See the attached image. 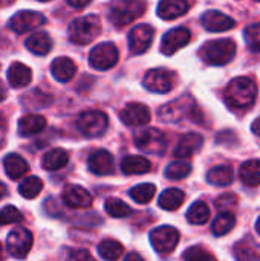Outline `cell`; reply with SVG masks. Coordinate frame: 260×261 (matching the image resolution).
<instances>
[{"mask_svg":"<svg viewBox=\"0 0 260 261\" xmlns=\"http://www.w3.org/2000/svg\"><path fill=\"white\" fill-rule=\"evenodd\" d=\"M159 118L164 122H179L185 118L193 122H202L201 110L196 101L188 95H182L178 99L162 106L159 109Z\"/></svg>","mask_w":260,"mask_h":261,"instance_id":"obj_2","label":"cell"},{"mask_svg":"<svg viewBox=\"0 0 260 261\" xmlns=\"http://www.w3.org/2000/svg\"><path fill=\"white\" fill-rule=\"evenodd\" d=\"M46 18L43 14L40 12H35V11H20L17 14H14L8 24L9 28L17 32V34H25V32H29L41 24H44Z\"/></svg>","mask_w":260,"mask_h":261,"instance_id":"obj_11","label":"cell"},{"mask_svg":"<svg viewBox=\"0 0 260 261\" xmlns=\"http://www.w3.org/2000/svg\"><path fill=\"white\" fill-rule=\"evenodd\" d=\"M5 98H6V89H5V86L0 83V102H2Z\"/></svg>","mask_w":260,"mask_h":261,"instance_id":"obj_49","label":"cell"},{"mask_svg":"<svg viewBox=\"0 0 260 261\" xmlns=\"http://www.w3.org/2000/svg\"><path fill=\"white\" fill-rule=\"evenodd\" d=\"M89 170L97 176H109L113 173V156L107 150H97L87 159Z\"/></svg>","mask_w":260,"mask_h":261,"instance_id":"obj_17","label":"cell"},{"mask_svg":"<svg viewBox=\"0 0 260 261\" xmlns=\"http://www.w3.org/2000/svg\"><path fill=\"white\" fill-rule=\"evenodd\" d=\"M188 8V0H161L158 5V15L164 20H173L184 15Z\"/></svg>","mask_w":260,"mask_h":261,"instance_id":"obj_20","label":"cell"},{"mask_svg":"<svg viewBox=\"0 0 260 261\" xmlns=\"http://www.w3.org/2000/svg\"><path fill=\"white\" fill-rule=\"evenodd\" d=\"M245 41L250 50L260 52V23L247 26L245 29Z\"/></svg>","mask_w":260,"mask_h":261,"instance_id":"obj_39","label":"cell"},{"mask_svg":"<svg viewBox=\"0 0 260 261\" xmlns=\"http://www.w3.org/2000/svg\"><path fill=\"white\" fill-rule=\"evenodd\" d=\"M3 167H5L6 174L14 180L23 177L29 171L28 162L20 154H15V153H11L3 159Z\"/></svg>","mask_w":260,"mask_h":261,"instance_id":"obj_23","label":"cell"},{"mask_svg":"<svg viewBox=\"0 0 260 261\" xmlns=\"http://www.w3.org/2000/svg\"><path fill=\"white\" fill-rule=\"evenodd\" d=\"M204 145V138L198 133H187L185 136L181 138L175 148V158L178 159H187L192 158L195 153H198Z\"/></svg>","mask_w":260,"mask_h":261,"instance_id":"obj_19","label":"cell"},{"mask_svg":"<svg viewBox=\"0 0 260 261\" xmlns=\"http://www.w3.org/2000/svg\"><path fill=\"white\" fill-rule=\"evenodd\" d=\"M46 127V119L41 115H26L18 121V133L21 136H32Z\"/></svg>","mask_w":260,"mask_h":261,"instance_id":"obj_25","label":"cell"},{"mask_svg":"<svg viewBox=\"0 0 260 261\" xmlns=\"http://www.w3.org/2000/svg\"><path fill=\"white\" fill-rule=\"evenodd\" d=\"M72 8H77V9H81L84 6H87L92 0H66Z\"/></svg>","mask_w":260,"mask_h":261,"instance_id":"obj_44","label":"cell"},{"mask_svg":"<svg viewBox=\"0 0 260 261\" xmlns=\"http://www.w3.org/2000/svg\"><path fill=\"white\" fill-rule=\"evenodd\" d=\"M236 257L238 261H260V255L254 251V248L247 245V240L236 246Z\"/></svg>","mask_w":260,"mask_h":261,"instance_id":"obj_41","label":"cell"},{"mask_svg":"<svg viewBox=\"0 0 260 261\" xmlns=\"http://www.w3.org/2000/svg\"><path fill=\"white\" fill-rule=\"evenodd\" d=\"M201 21L202 26L210 32H225L236 26V21L231 17L219 11H207L205 14H202Z\"/></svg>","mask_w":260,"mask_h":261,"instance_id":"obj_16","label":"cell"},{"mask_svg":"<svg viewBox=\"0 0 260 261\" xmlns=\"http://www.w3.org/2000/svg\"><path fill=\"white\" fill-rule=\"evenodd\" d=\"M192 173V165L187 162H172L167 165V168L164 170V174L167 179H173V180H179L187 177Z\"/></svg>","mask_w":260,"mask_h":261,"instance_id":"obj_37","label":"cell"},{"mask_svg":"<svg viewBox=\"0 0 260 261\" xmlns=\"http://www.w3.org/2000/svg\"><path fill=\"white\" fill-rule=\"evenodd\" d=\"M136 147L144 153L162 154L167 148V138L158 128H146L135 138Z\"/></svg>","mask_w":260,"mask_h":261,"instance_id":"obj_10","label":"cell"},{"mask_svg":"<svg viewBox=\"0 0 260 261\" xmlns=\"http://www.w3.org/2000/svg\"><path fill=\"white\" fill-rule=\"evenodd\" d=\"M6 193H8V190H6V185L0 180V199H3L5 196H6Z\"/></svg>","mask_w":260,"mask_h":261,"instance_id":"obj_48","label":"cell"},{"mask_svg":"<svg viewBox=\"0 0 260 261\" xmlns=\"http://www.w3.org/2000/svg\"><path fill=\"white\" fill-rule=\"evenodd\" d=\"M78 130L87 138H98L104 135L109 127V118L104 112L100 110H87L83 112L77 119Z\"/></svg>","mask_w":260,"mask_h":261,"instance_id":"obj_6","label":"cell"},{"mask_svg":"<svg viewBox=\"0 0 260 261\" xmlns=\"http://www.w3.org/2000/svg\"><path fill=\"white\" fill-rule=\"evenodd\" d=\"M98 254L103 260L116 261L123 257L124 248L120 242L112 240V239H106L98 245Z\"/></svg>","mask_w":260,"mask_h":261,"instance_id":"obj_31","label":"cell"},{"mask_svg":"<svg viewBox=\"0 0 260 261\" xmlns=\"http://www.w3.org/2000/svg\"><path fill=\"white\" fill-rule=\"evenodd\" d=\"M5 133H6V122H5V118H3V116H2V113H0V147L3 145Z\"/></svg>","mask_w":260,"mask_h":261,"instance_id":"obj_45","label":"cell"},{"mask_svg":"<svg viewBox=\"0 0 260 261\" xmlns=\"http://www.w3.org/2000/svg\"><path fill=\"white\" fill-rule=\"evenodd\" d=\"M51 72L54 75V78L60 83H67L74 78L75 72H77V66L75 63L67 58V57H58L52 61L51 64Z\"/></svg>","mask_w":260,"mask_h":261,"instance_id":"obj_21","label":"cell"},{"mask_svg":"<svg viewBox=\"0 0 260 261\" xmlns=\"http://www.w3.org/2000/svg\"><path fill=\"white\" fill-rule=\"evenodd\" d=\"M23 220V214L15 206H5L0 210V226L11 225V223H20Z\"/></svg>","mask_w":260,"mask_h":261,"instance_id":"obj_40","label":"cell"},{"mask_svg":"<svg viewBox=\"0 0 260 261\" xmlns=\"http://www.w3.org/2000/svg\"><path fill=\"white\" fill-rule=\"evenodd\" d=\"M236 225V217L233 213H228V211H222L215 220H213V225H211V232L218 237H222V236H227Z\"/></svg>","mask_w":260,"mask_h":261,"instance_id":"obj_32","label":"cell"},{"mask_svg":"<svg viewBox=\"0 0 260 261\" xmlns=\"http://www.w3.org/2000/svg\"><path fill=\"white\" fill-rule=\"evenodd\" d=\"M31 80H32V72L23 63H12L11 67L8 69V81L14 89L28 86Z\"/></svg>","mask_w":260,"mask_h":261,"instance_id":"obj_22","label":"cell"},{"mask_svg":"<svg viewBox=\"0 0 260 261\" xmlns=\"http://www.w3.org/2000/svg\"><path fill=\"white\" fill-rule=\"evenodd\" d=\"M192 34L187 28H175L172 31H169L161 41V52L164 55H173L175 52H178L181 47H184L185 44L190 43Z\"/></svg>","mask_w":260,"mask_h":261,"instance_id":"obj_15","label":"cell"},{"mask_svg":"<svg viewBox=\"0 0 260 261\" xmlns=\"http://www.w3.org/2000/svg\"><path fill=\"white\" fill-rule=\"evenodd\" d=\"M26 47L35 55H46L52 49V40L46 32H37L26 40Z\"/></svg>","mask_w":260,"mask_h":261,"instance_id":"obj_28","label":"cell"},{"mask_svg":"<svg viewBox=\"0 0 260 261\" xmlns=\"http://www.w3.org/2000/svg\"><path fill=\"white\" fill-rule=\"evenodd\" d=\"M121 170L124 174H144L152 170V164L149 159L143 156H127L121 162Z\"/></svg>","mask_w":260,"mask_h":261,"instance_id":"obj_24","label":"cell"},{"mask_svg":"<svg viewBox=\"0 0 260 261\" xmlns=\"http://www.w3.org/2000/svg\"><path fill=\"white\" fill-rule=\"evenodd\" d=\"M251 130H253V133H254L256 136H259L260 138V118H257V119L253 122V125H251Z\"/></svg>","mask_w":260,"mask_h":261,"instance_id":"obj_47","label":"cell"},{"mask_svg":"<svg viewBox=\"0 0 260 261\" xmlns=\"http://www.w3.org/2000/svg\"><path fill=\"white\" fill-rule=\"evenodd\" d=\"M257 96V86L251 78L239 76L234 78L224 92V99L227 106L233 110L250 109Z\"/></svg>","mask_w":260,"mask_h":261,"instance_id":"obj_1","label":"cell"},{"mask_svg":"<svg viewBox=\"0 0 260 261\" xmlns=\"http://www.w3.org/2000/svg\"><path fill=\"white\" fill-rule=\"evenodd\" d=\"M63 200L67 206L75 210H84L92 205L90 193L78 185H67L63 191Z\"/></svg>","mask_w":260,"mask_h":261,"instance_id":"obj_18","label":"cell"},{"mask_svg":"<svg viewBox=\"0 0 260 261\" xmlns=\"http://www.w3.org/2000/svg\"><path fill=\"white\" fill-rule=\"evenodd\" d=\"M156 193V188L153 184H139L130 190V197L138 203H149Z\"/></svg>","mask_w":260,"mask_h":261,"instance_id":"obj_36","label":"cell"},{"mask_svg":"<svg viewBox=\"0 0 260 261\" xmlns=\"http://www.w3.org/2000/svg\"><path fill=\"white\" fill-rule=\"evenodd\" d=\"M143 84L153 93H169L173 89V75L167 69H152L144 75Z\"/></svg>","mask_w":260,"mask_h":261,"instance_id":"obj_12","label":"cell"},{"mask_svg":"<svg viewBox=\"0 0 260 261\" xmlns=\"http://www.w3.org/2000/svg\"><path fill=\"white\" fill-rule=\"evenodd\" d=\"M238 196L233 194V193H225L222 196H219L215 202V206L221 211H228L230 208L236 206L238 205Z\"/></svg>","mask_w":260,"mask_h":261,"instance_id":"obj_42","label":"cell"},{"mask_svg":"<svg viewBox=\"0 0 260 261\" xmlns=\"http://www.w3.org/2000/svg\"><path fill=\"white\" fill-rule=\"evenodd\" d=\"M182 258H184V261H218L211 252H208L202 246H192V248H188L184 252Z\"/></svg>","mask_w":260,"mask_h":261,"instance_id":"obj_38","label":"cell"},{"mask_svg":"<svg viewBox=\"0 0 260 261\" xmlns=\"http://www.w3.org/2000/svg\"><path fill=\"white\" fill-rule=\"evenodd\" d=\"M43 190V182L41 179H38L37 176H29L26 177L20 187H18V193L25 197V199H35Z\"/></svg>","mask_w":260,"mask_h":261,"instance_id":"obj_34","label":"cell"},{"mask_svg":"<svg viewBox=\"0 0 260 261\" xmlns=\"http://www.w3.org/2000/svg\"><path fill=\"white\" fill-rule=\"evenodd\" d=\"M124 261H144V258H143L139 254H136V252H130V254L124 258Z\"/></svg>","mask_w":260,"mask_h":261,"instance_id":"obj_46","label":"cell"},{"mask_svg":"<svg viewBox=\"0 0 260 261\" xmlns=\"http://www.w3.org/2000/svg\"><path fill=\"white\" fill-rule=\"evenodd\" d=\"M241 180L248 187H257L260 185V161L251 159L241 165L239 170Z\"/></svg>","mask_w":260,"mask_h":261,"instance_id":"obj_29","label":"cell"},{"mask_svg":"<svg viewBox=\"0 0 260 261\" xmlns=\"http://www.w3.org/2000/svg\"><path fill=\"white\" fill-rule=\"evenodd\" d=\"M101 32V20L97 15H84L69 24V40L75 44H89Z\"/></svg>","mask_w":260,"mask_h":261,"instance_id":"obj_5","label":"cell"},{"mask_svg":"<svg viewBox=\"0 0 260 261\" xmlns=\"http://www.w3.org/2000/svg\"><path fill=\"white\" fill-rule=\"evenodd\" d=\"M146 0H113L109 18L115 28H124L146 12Z\"/></svg>","mask_w":260,"mask_h":261,"instance_id":"obj_4","label":"cell"},{"mask_svg":"<svg viewBox=\"0 0 260 261\" xmlns=\"http://www.w3.org/2000/svg\"><path fill=\"white\" fill-rule=\"evenodd\" d=\"M153 28L150 24H138L129 32V49L135 55L144 54L153 41Z\"/></svg>","mask_w":260,"mask_h":261,"instance_id":"obj_13","label":"cell"},{"mask_svg":"<svg viewBox=\"0 0 260 261\" xmlns=\"http://www.w3.org/2000/svg\"><path fill=\"white\" fill-rule=\"evenodd\" d=\"M150 243L153 246V249L161 254V255H167L170 252H173V249L178 246L179 243V232L176 228L173 226H159L156 229H153L150 232Z\"/></svg>","mask_w":260,"mask_h":261,"instance_id":"obj_8","label":"cell"},{"mask_svg":"<svg viewBox=\"0 0 260 261\" xmlns=\"http://www.w3.org/2000/svg\"><path fill=\"white\" fill-rule=\"evenodd\" d=\"M121 121L127 127H141L149 124L150 121V110L146 104L141 102H130L127 104L121 113H120Z\"/></svg>","mask_w":260,"mask_h":261,"instance_id":"obj_14","label":"cell"},{"mask_svg":"<svg viewBox=\"0 0 260 261\" xmlns=\"http://www.w3.org/2000/svg\"><path fill=\"white\" fill-rule=\"evenodd\" d=\"M187 220L192 225H205L210 220V208L207 203L202 200L195 202L187 211Z\"/></svg>","mask_w":260,"mask_h":261,"instance_id":"obj_33","label":"cell"},{"mask_svg":"<svg viewBox=\"0 0 260 261\" xmlns=\"http://www.w3.org/2000/svg\"><path fill=\"white\" fill-rule=\"evenodd\" d=\"M236 55V43L230 38H219L205 43L201 50L199 57L211 66H224L230 63Z\"/></svg>","mask_w":260,"mask_h":261,"instance_id":"obj_3","label":"cell"},{"mask_svg":"<svg viewBox=\"0 0 260 261\" xmlns=\"http://www.w3.org/2000/svg\"><path fill=\"white\" fill-rule=\"evenodd\" d=\"M66 261H97L89 251L86 249H74L67 254Z\"/></svg>","mask_w":260,"mask_h":261,"instance_id":"obj_43","label":"cell"},{"mask_svg":"<svg viewBox=\"0 0 260 261\" xmlns=\"http://www.w3.org/2000/svg\"><path fill=\"white\" fill-rule=\"evenodd\" d=\"M184 200H185V194L181 190L169 188L159 196L158 205H159V208H162L166 211H176L178 208H181Z\"/></svg>","mask_w":260,"mask_h":261,"instance_id":"obj_27","label":"cell"},{"mask_svg":"<svg viewBox=\"0 0 260 261\" xmlns=\"http://www.w3.org/2000/svg\"><path fill=\"white\" fill-rule=\"evenodd\" d=\"M69 162V154L66 150L63 148H54L51 151H48L44 156H43V161H41V165L44 170L48 171H57L63 167H66Z\"/></svg>","mask_w":260,"mask_h":261,"instance_id":"obj_26","label":"cell"},{"mask_svg":"<svg viewBox=\"0 0 260 261\" xmlns=\"http://www.w3.org/2000/svg\"><path fill=\"white\" fill-rule=\"evenodd\" d=\"M40 2H48V0H40Z\"/></svg>","mask_w":260,"mask_h":261,"instance_id":"obj_52","label":"cell"},{"mask_svg":"<svg viewBox=\"0 0 260 261\" xmlns=\"http://www.w3.org/2000/svg\"><path fill=\"white\" fill-rule=\"evenodd\" d=\"M120 52L113 43H100L89 54V63L97 70L112 69L118 61Z\"/></svg>","mask_w":260,"mask_h":261,"instance_id":"obj_9","label":"cell"},{"mask_svg":"<svg viewBox=\"0 0 260 261\" xmlns=\"http://www.w3.org/2000/svg\"><path fill=\"white\" fill-rule=\"evenodd\" d=\"M256 231H257V234L260 236V217L257 219V222H256Z\"/></svg>","mask_w":260,"mask_h":261,"instance_id":"obj_51","label":"cell"},{"mask_svg":"<svg viewBox=\"0 0 260 261\" xmlns=\"http://www.w3.org/2000/svg\"><path fill=\"white\" fill-rule=\"evenodd\" d=\"M32 243H34V237H32L31 231L23 226L14 228L6 237L8 252L17 260L26 258V255L29 254V251L32 248Z\"/></svg>","mask_w":260,"mask_h":261,"instance_id":"obj_7","label":"cell"},{"mask_svg":"<svg viewBox=\"0 0 260 261\" xmlns=\"http://www.w3.org/2000/svg\"><path fill=\"white\" fill-rule=\"evenodd\" d=\"M104 208H106V213L115 219H123V217H127L132 214V208L127 203H124L123 200L115 199V197L107 199L104 203Z\"/></svg>","mask_w":260,"mask_h":261,"instance_id":"obj_35","label":"cell"},{"mask_svg":"<svg viewBox=\"0 0 260 261\" xmlns=\"http://www.w3.org/2000/svg\"><path fill=\"white\" fill-rule=\"evenodd\" d=\"M0 261H5V249L2 245H0Z\"/></svg>","mask_w":260,"mask_h":261,"instance_id":"obj_50","label":"cell"},{"mask_svg":"<svg viewBox=\"0 0 260 261\" xmlns=\"http://www.w3.org/2000/svg\"><path fill=\"white\" fill-rule=\"evenodd\" d=\"M233 179H234V174L228 165H218L207 173L208 184L216 185V187H227L233 182Z\"/></svg>","mask_w":260,"mask_h":261,"instance_id":"obj_30","label":"cell"}]
</instances>
